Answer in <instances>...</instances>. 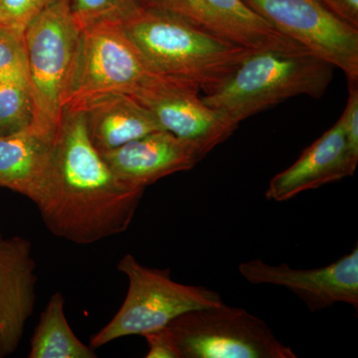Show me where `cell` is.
<instances>
[{"label": "cell", "mask_w": 358, "mask_h": 358, "mask_svg": "<svg viewBox=\"0 0 358 358\" xmlns=\"http://www.w3.org/2000/svg\"><path fill=\"white\" fill-rule=\"evenodd\" d=\"M278 31L358 82V29L317 0H243Z\"/></svg>", "instance_id": "8"}, {"label": "cell", "mask_w": 358, "mask_h": 358, "mask_svg": "<svg viewBox=\"0 0 358 358\" xmlns=\"http://www.w3.org/2000/svg\"><path fill=\"white\" fill-rule=\"evenodd\" d=\"M73 11L80 27L122 24L141 7V0H72Z\"/></svg>", "instance_id": "19"}, {"label": "cell", "mask_w": 358, "mask_h": 358, "mask_svg": "<svg viewBox=\"0 0 358 358\" xmlns=\"http://www.w3.org/2000/svg\"><path fill=\"white\" fill-rule=\"evenodd\" d=\"M120 25L155 73L192 82L204 95L222 88L253 53L150 7L141 6Z\"/></svg>", "instance_id": "2"}, {"label": "cell", "mask_w": 358, "mask_h": 358, "mask_svg": "<svg viewBox=\"0 0 358 358\" xmlns=\"http://www.w3.org/2000/svg\"><path fill=\"white\" fill-rule=\"evenodd\" d=\"M80 110L86 115L90 140L100 152L162 129L154 115L127 94L99 96Z\"/></svg>", "instance_id": "15"}, {"label": "cell", "mask_w": 358, "mask_h": 358, "mask_svg": "<svg viewBox=\"0 0 358 358\" xmlns=\"http://www.w3.org/2000/svg\"><path fill=\"white\" fill-rule=\"evenodd\" d=\"M358 159L353 157L346 141L341 119L317 138L288 169L268 183L266 199L287 201L308 190L352 176Z\"/></svg>", "instance_id": "14"}, {"label": "cell", "mask_w": 358, "mask_h": 358, "mask_svg": "<svg viewBox=\"0 0 358 358\" xmlns=\"http://www.w3.org/2000/svg\"><path fill=\"white\" fill-rule=\"evenodd\" d=\"M147 341V358H178V352L166 327L143 336Z\"/></svg>", "instance_id": "23"}, {"label": "cell", "mask_w": 358, "mask_h": 358, "mask_svg": "<svg viewBox=\"0 0 358 358\" xmlns=\"http://www.w3.org/2000/svg\"><path fill=\"white\" fill-rule=\"evenodd\" d=\"M82 36L72 0H57L25 28L33 107L30 127L46 138H53L64 115Z\"/></svg>", "instance_id": "4"}, {"label": "cell", "mask_w": 358, "mask_h": 358, "mask_svg": "<svg viewBox=\"0 0 358 358\" xmlns=\"http://www.w3.org/2000/svg\"><path fill=\"white\" fill-rule=\"evenodd\" d=\"M155 74L121 25L85 29L65 110H80L110 94L131 96Z\"/></svg>", "instance_id": "7"}, {"label": "cell", "mask_w": 358, "mask_h": 358, "mask_svg": "<svg viewBox=\"0 0 358 358\" xmlns=\"http://www.w3.org/2000/svg\"><path fill=\"white\" fill-rule=\"evenodd\" d=\"M57 0H0V27L24 31L36 16Z\"/></svg>", "instance_id": "21"}, {"label": "cell", "mask_w": 358, "mask_h": 358, "mask_svg": "<svg viewBox=\"0 0 358 358\" xmlns=\"http://www.w3.org/2000/svg\"><path fill=\"white\" fill-rule=\"evenodd\" d=\"M101 155L122 183L145 190L159 179L190 171L207 155L196 143L164 129Z\"/></svg>", "instance_id": "12"}, {"label": "cell", "mask_w": 358, "mask_h": 358, "mask_svg": "<svg viewBox=\"0 0 358 358\" xmlns=\"http://www.w3.org/2000/svg\"><path fill=\"white\" fill-rule=\"evenodd\" d=\"M348 103L341 119L346 141L353 157L358 159V89L357 85H348Z\"/></svg>", "instance_id": "22"}, {"label": "cell", "mask_w": 358, "mask_h": 358, "mask_svg": "<svg viewBox=\"0 0 358 358\" xmlns=\"http://www.w3.org/2000/svg\"><path fill=\"white\" fill-rule=\"evenodd\" d=\"M51 140L30 126L0 136V188L28 199L43 169Z\"/></svg>", "instance_id": "16"}, {"label": "cell", "mask_w": 358, "mask_h": 358, "mask_svg": "<svg viewBox=\"0 0 358 358\" xmlns=\"http://www.w3.org/2000/svg\"><path fill=\"white\" fill-rule=\"evenodd\" d=\"M143 192L113 173L90 140L83 110H65L28 199L54 236L90 245L126 232Z\"/></svg>", "instance_id": "1"}, {"label": "cell", "mask_w": 358, "mask_h": 358, "mask_svg": "<svg viewBox=\"0 0 358 358\" xmlns=\"http://www.w3.org/2000/svg\"><path fill=\"white\" fill-rule=\"evenodd\" d=\"M117 268L128 279V293L114 317L92 338V348L159 331L183 313L223 303L217 292L173 281L171 268L145 267L131 254L122 257Z\"/></svg>", "instance_id": "5"}, {"label": "cell", "mask_w": 358, "mask_h": 358, "mask_svg": "<svg viewBox=\"0 0 358 358\" xmlns=\"http://www.w3.org/2000/svg\"><path fill=\"white\" fill-rule=\"evenodd\" d=\"M166 329L178 358H296L263 320L224 303L183 313Z\"/></svg>", "instance_id": "6"}, {"label": "cell", "mask_w": 358, "mask_h": 358, "mask_svg": "<svg viewBox=\"0 0 358 358\" xmlns=\"http://www.w3.org/2000/svg\"><path fill=\"white\" fill-rule=\"evenodd\" d=\"M245 280L254 285H274L296 294L308 310L319 312L338 303L358 308V248L326 267L301 270L268 265L254 259L239 265Z\"/></svg>", "instance_id": "11"}, {"label": "cell", "mask_w": 358, "mask_h": 358, "mask_svg": "<svg viewBox=\"0 0 358 358\" xmlns=\"http://www.w3.org/2000/svg\"><path fill=\"white\" fill-rule=\"evenodd\" d=\"M28 358H96L71 329L65 315V299L56 292L41 313L30 341Z\"/></svg>", "instance_id": "17"}, {"label": "cell", "mask_w": 358, "mask_h": 358, "mask_svg": "<svg viewBox=\"0 0 358 358\" xmlns=\"http://www.w3.org/2000/svg\"><path fill=\"white\" fill-rule=\"evenodd\" d=\"M197 85L155 74L133 96L164 131L199 145L207 155L239 127L199 96Z\"/></svg>", "instance_id": "9"}, {"label": "cell", "mask_w": 358, "mask_h": 358, "mask_svg": "<svg viewBox=\"0 0 358 358\" xmlns=\"http://www.w3.org/2000/svg\"><path fill=\"white\" fill-rule=\"evenodd\" d=\"M0 83L29 90L24 31L0 27Z\"/></svg>", "instance_id": "18"}, {"label": "cell", "mask_w": 358, "mask_h": 358, "mask_svg": "<svg viewBox=\"0 0 358 358\" xmlns=\"http://www.w3.org/2000/svg\"><path fill=\"white\" fill-rule=\"evenodd\" d=\"M343 22L358 29V0H317Z\"/></svg>", "instance_id": "24"}, {"label": "cell", "mask_w": 358, "mask_h": 358, "mask_svg": "<svg viewBox=\"0 0 358 358\" xmlns=\"http://www.w3.org/2000/svg\"><path fill=\"white\" fill-rule=\"evenodd\" d=\"M36 286L31 242L0 232V358L20 348L36 306Z\"/></svg>", "instance_id": "13"}, {"label": "cell", "mask_w": 358, "mask_h": 358, "mask_svg": "<svg viewBox=\"0 0 358 358\" xmlns=\"http://www.w3.org/2000/svg\"><path fill=\"white\" fill-rule=\"evenodd\" d=\"M141 6L173 14L250 51L306 49L278 31L243 0H141Z\"/></svg>", "instance_id": "10"}, {"label": "cell", "mask_w": 358, "mask_h": 358, "mask_svg": "<svg viewBox=\"0 0 358 358\" xmlns=\"http://www.w3.org/2000/svg\"><path fill=\"white\" fill-rule=\"evenodd\" d=\"M334 69L307 49L253 52L222 88L202 98L240 124L293 96L322 98Z\"/></svg>", "instance_id": "3"}, {"label": "cell", "mask_w": 358, "mask_h": 358, "mask_svg": "<svg viewBox=\"0 0 358 358\" xmlns=\"http://www.w3.org/2000/svg\"><path fill=\"white\" fill-rule=\"evenodd\" d=\"M33 107L28 89L0 83V136L17 133L31 124Z\"/></svg>", "instance_id": "20"}]
</instances>
